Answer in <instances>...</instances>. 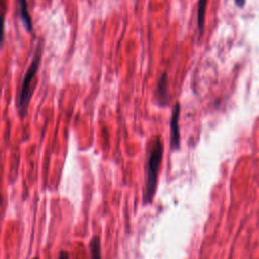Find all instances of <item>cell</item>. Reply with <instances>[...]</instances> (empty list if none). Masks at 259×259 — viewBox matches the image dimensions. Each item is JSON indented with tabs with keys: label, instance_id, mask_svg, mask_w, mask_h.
<instances>
[{
	"label": "cell",
	"instance_id": "obj_1",
	"mask_svg": "<svg viewBox=\"0 0 259 259\" xmlns=\"http://www.w3.org/2000/svg\"><path fill=\"white\" fill-rule=\"evenodd\" d=\"M163 158V144L160 137H157L154 141L146 163V182L143 194V200L145 203H151L156 190L158 182V173Z\"/></svg>",
	"mask_w": 259,
	"mask_h": 259
},
{
	"label": "cell",
	"instance_id": "obj_2",
	"mask_svg": "<svg viewBox=\"0 0 259 259\" xmlns=\"http://www.w3.org/2000/svg\"><path fill=\"white\" fill-rule=\"evenodd\" d=\"M41 56H42V45L39 41L36 49H35L32 61H31L29 67L26 70V73L23 77V81H22V84H21V88H20L17 103H16L17 111H18V114L21 118H23L26 115V112H27V107H28V104L30 102V99H31V96H32V91H33L31 83H32V80L34 79V77L36 75L37 70H38L40 60H41Z\"/></svg>",
	"mask_w": 259,
	"mask_h": 259
},
{
	"label": "cell",
	"instance_id": "obj_3",
	"mask_svg": "<svg viewBox=\"0 0 259 259\" xmlns=\"http://www.w3.org/2000/svg\"><path fill=\"white\" fill-rule=\"evenodd\" d=\"M179 115H180V104L177 102L172 110L171 121H170V144L172 150H178L180 147V132H179Z\"/></svg>",
	"mask_w": 259,
	"mask_h": 259
},
{
	"label": "cell",
	"instance_id": "obj_4",
	"mask_svg": "<svg viewBox=\"0 0 259 259\" xmlns=\"http://www.w3.org/2000/svg\"><path fill=\"white\" fill-rule=\"evenodd\" d=\"M156 100L161 106H165L169 102V92H168V78L167 73L164 72L160 77L157 90H156Z\"/></svg>",
	"mask_w": 259,
	"mask_h": 259
},
{
	"label": "cell",
	"instance_id": "obj_5",
	"mask_svg": "<svg viewBox=\"0 0 259 259\" xmlns=\"http://www.w3.org/2000/svg\"><path fill=\"white\" fill-rule=\"evenodd\" d=\"M17 4H18V13L22 20L23 25L28 32H31L32 31V21H31L30 15L28 13L27 1L26 0H17Z\"/></svg>",
	"mask_w": 259,
	"mask_h": 259
},
{
	"label": "cell",
	"instance_id": "obj_6",
	"mask_svg": "<svg viewBox=\"0 0 259 259\" xmlns=\"http://www.w3.org/2000/svg\"><path fill=\"white\" fill-rule=\"evenodd\" d=\"M88 247L90 252V259H101V246L98 236H93L91 238Z\"/></svg>",
	"mask_w": 259,
	"mask_h": 259
},
{
	"label": "cell",
	"instance_id": "obj_7",
	"mask_svg": "<svg viewBox=\"0 0 259 259\" xmlns=\"http://www.w3.org/2000/svg\"><path fill=\"white\" fill-rule=\"evenodd\" d=\"M206 3H207V0H198L197 2V26L200 32H202L204 27Z\"/></svg>",
	"mask_w": 259,
	"mask_h": 259
},
{
	"label": "cell",
	"instance_id": "obj_8",
	"mask_svg": "<svg viewBox=\"0 0 259 259\" xmlns=\"http://www.w3.org/2000/svg\"><path fill=\"white\" fill-rule=\"evenodd\" d=\"M4 38V17L2 14H0V46L3 42Z\"/></svg>",
	"mask_w": 259,
	"mask_h": 259
},
{
	"label": "cell",
	"instance_id": "obj_9",
	"mask_svg": "<svg viewBox=\"0 0 259 259\" xmlns=\"http://www.w3.org/2000/svg\"><path fill=\"white\" fill-rule=\"evenodd\" d=\"M58 259H70V255L69 252L66 250H61L58 256Z\"/></svg>",
	"mask_w": 259,
	"mask_h": 259
},
{
	"label": "cell",
	"instance_id": "obj_10",
	"mask_svg": "<svg viewBox=\"0 0 259 259\" xmlns=\"http://www.w3.org/2000/svg\"><path fill=\"white\" fill-rule=\"evenodd\" d=\"M245 1H246V0H235L236 4H237L238 6H240V7L244 6V4H245Z\"/></svg>",
	"mask_w": 259,
	"mask_h": 259
},
{
	"label": "cell",
	"instance_id": "obj_11",
	"mask_svg": "<svg viewBox=\"0 0 259 259\" xmlns=\"http://www.w3.org/2000/svg\"><path fill=\"white\" fill-rule=\"evenodd\" d=\"M34 259H37V258H34Z\"/></svg>",
	"mask_w": 259,
	"mask_h": 259
}]
</instances>
